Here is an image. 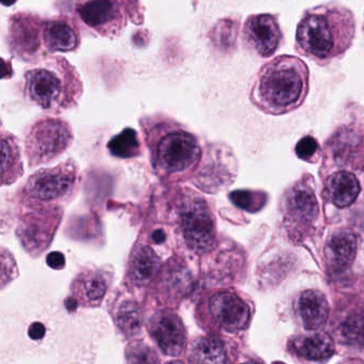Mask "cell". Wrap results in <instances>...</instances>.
I'll return each mask as SVG.
<instances>
[{
  "label": "cell",
  "mask_w": 364,
  "mask_h": 364,
  "mask_svg": "<svg viewBox=\"0 0 364 364\" xmlns=\"http://www.w3.org/2000/svg\"><path fill=\"white\" fill-rule=\"evenodd\" d=\"M189 361L196 363H223L227 361L225 344L217 336H200L191 344Z\"/></svg>",
  "instance_id": "21"
},
{
  "label": "cell",
  "mask_w": 364,
  "mask_h": 364,
  "mask_svg": "<svg viewBox=\"0 0 364 364\" xmlns=\"http://www.w3.org/2000/svg\"><path fill=\"white\" fill-rule=\"evenodd\" d=\"M116 321L127 336L137 334L141 327V314L138 304L129 300L122 302L117 311Z\"/></svg>",
  "instance_id": "26"
},
{
  "label": "cell",
  "mask_w": 364,
  "mask_h": 364,
  "mask_svg": "<svg viewBox=\"0 0 364 364\" xmlns=\"http://www.w3.org/2000/svg\"><path fill=\"white\" fill-rule=\"evenodd\" d=\"M338 336L341 342L349 346L364 345V309L349 313L338 326Z\"/></svg>",
  "instance_id": "23"
},
{
  "label": "cell",
  "mask_w": 364,
  "mask_h": 364,
  "mask_svg": "<svg viewBox=\"0 0 364 364\" xmlns=\"http://www.w3.org/2000/svg\"><path fill=\"white\" fill-rule=\"evenodd\" d=\"M208 312L217 325L228 331L244 329L250 319L248 304L231 291H219L208 300Z\"/></svg>",
  "instance_id": "12"
},
{
  "label": "cell",
  "mask_w": 364,
  "mask_h": 364,
  "mask_svg": "<svg viewBox=\"0 0 364 364\" xmlns=\"http://www.w3.org/2000/svg\"><path fill=\"white\" fill-rule=\"evenodd\" d=\"M73 141L71 125L60 118L38 119L27 132L25 146L31 166L50 163L63 154Z\"/></svg>",
  "instance_id": "7"
},
{
  "label": "cell",
  "mask_w": 364,
  "mask_h": 364,
  "mask_svg": "<svg viewBox=\"0 0 364 364\" xmlns=\"http://www.w3.org/2000/svg\"><path fill=\"white\" fill-rule=\"evenodd\" d=\"M44 18L21 11L8 20L7 43L10 53L24 63H33L50 56L43 41Z\"/></svg>",
  "instance_id": "8"
},
{
  "label": "cell",
  "mask_w": 364,
  "mask_h": 364,
  "mask_svg": "<svg viewBox=\"0 0 364 364\" xmlns=\"http://www.w3.org/2000/svg\"><path fill=\"white\" fill-rule=\"evenodd\" d=\"M76 180V168L71 163H65L33 174L25 187V195L38 203L58 201L73 191Z\"/></svg>",
  "instance_id": "9"
},
{
  "label": "cell",
  "mask_w": 364,
  "mask_h": 364,
  "mask_svg": "<svg viewBox=\"0 0 364 364\" xmlns=\"http://www.w3.org/2000/svg\"><path fill=\"white\" fill-rule=\"evenodd\" d=\"M75 14L90 31L107 39L121 37L129 21L135 25L144 22L140 0H77Z\"/></svg>",
  "instance_id": "5"
},
{
  "label": "cell",
  "mask_w": 364,
  "mask_h": 364,
  "mask_svg": "<svg viewBox=\"0 0 364 364\" xmlns=\"http://www.w3.org/2000/svg\"><path fill=\"white\" fill-rule=\"evenodd\" d=\"M317 149H318V144L316 139L312 136H304L298 141L295 151L299 159L308 161L316 153Z\"/></svg>",
  "instance_id": "29"
},
{
  "label": "cell",
  "mask_w": 364,
  "mask_h": 364,
  "mask_svg": "<svg viewBox=\"0 0 364 364\" xmlns=\"http://www.w3.org/2000/svg\"><path fill=\"white\" fill-rule=\"evenodd\" d=\"M127 360L131 362H157L154 353L146 345L135 343L127 348Z\"/></svg>",
  "instance_id": "28"
},
{
  "label": "cell",
  "mask_w": 364,
  "mask_h": 364,
  "mask_svg": "<svg viewBox=\"0 0 364 364\" xmlns=\"http://www.w3.org/2000/svg\"><path fill=\"white\" fill-rule=\"evenodd\" d=\"M149 332L165 355L178 357L186 347V330L176 313L163 311L153 315Z\"/></svg>",
  "instance_id": "11"
},
{
  "label": "cell",
  "mask_w": 364,
  "mask_h": 364,
  "mask_svg": "<svg viewBox=\"0 0 364 364\" xmlns=\"http://www.w3.org/2000/svg\"><path fill=\"white\" fill-rule=\"evenodd\" d=\"M22 173L20 152L14 136L11 134L3 133V185L14 182Z\"/></svg>",
  "instance_id": "24"
},
{
  "label": "cell",
  "mask_w": 364,
  "mask_h": 364,
  "mask_svg": "<svg viewBox=\"0 0 364 364\" xmlns=\"http://www.w3.org/2000/svg\"><path fill=\"white\" fill-rule=\"evenodd\" d=\"M289 216L300 223H312L318 216V203L314 193L304 185L294 187L287 199Z\"/></svg>",
  "instance_id": "18"
},
{
  "label": "cell",
  "mask_w": 364,
  "mask_h": 364,
  "mask_svg": "<svg viewBox=\"0 0 364 364\" xmlns=\"http://www.w3.org/2000/svg\"><path fill=\"white\" fill-rule=\"evenodd\" d=\"M359 181L350 172H336L328 180V196L332 203L338 208H347L353 204L359 196Z\"/></svg>",
  "instance_id": "19"
},
{
  "label": "cell",
  "mask_w": 364,
  "mask_h": 364,
  "mask_svg": "<svg viewBox=\"0 0 364 364\" xmlns=\"http://www.w3.org/2000/svg\"><path fill=\"white\" fill-rule=\"evenodd\" d=\"M299 311L306 329L318 330L327 321L329 304L323 293L308 289L300 296Z\"/></svg>",
  "instance_id": "17"
},
{
  "label": "cell",
  "mask_w": 364,
  "mask_h": 364,
  "mask_svg": "<svg viewBox=\"0 0 364 364\" xmlns=\"http://www.w3.org/2000/svg\"><path fill=\"white\" fill-rule=\"evenodd\" d=\"M310 71L298 57L281 55L262 65L250 89L251 103L265 114H289L306 102Z\"/></svg>",
  "instance_id": "2"
},
{
  "label": "cell",
  "mask_w": 364,
  "mask_h": 364,
  "mask_svg": "<svg viewBox=\"0 0 364 364\" xmlns=\"http://www.w3.org/2000/svg\"><path fill=\"white\" fill-rule=\"evenodd\" d=\"M142 132L152 154L155 168L163 176L188 173L201 159L199 140L182 124L165 114L140 119Z\"/></svg>",
  "instance_id": "4"
},
{
  "label": "cell",
  "mask_w": 364,
  "mask_h": 364,
  "mask_svg": "<svg viewBox=\"0 0 364 364\" xmlns=\"http://www.w3.org/2000/svg\"><path fill=\"white\" fill-rule=\"evenodd\" d=\"M181 235L193 252L208 253L216 245L214 217L206 202L199 196H184L178 203Z\"/></svg>",
  "instance_id": "6"
},
{
  "label": "cell",
  "mask_w": 364,
  "mask_h": 364,
  "mask_svg": "<svg viewBox=\"0 0 364 364\" xmlns=\"http://www.w3.org/2000/svg\"><path fill=\"white\" fill-rule=\"evenodd\" d=\"M161 266V259L151 247H139L129 262V282L135 287H146L159 274Z\"/></svg>",
  "instance_id": "16"
},
{
  "label": "cell",
  "mask_w": 364,
  "mask_h": 364,
  "mask_svg": "<svg viewBox=\"0 0 364 364\" xmlns=\"http://www.w3.org/2000/svg\"><path fill=\"white\" fill-rule=\"evenodd\" d=\"M58 221L57 215H46L44 217L41 215H29L21 223L18 235L29 250L35 252L44 250L53 240Z\"/></svg>",
  "instance_id": "14"
},
{
  "label": "cell",
  "mask_w": 364,
  "mask_h": 364,
  "mask_svg": "<svg viewBox=\"0 0 364 364\" xmlns=\"http://www.w3.org/2000/svg\"><path fill=\"white\" fill-rule=\"evenodd\" d=\"M357 247V236L353 232L338 230L328 238L325 246L326 261L334 269H344L355 259Z\"/></svg>",
  "instance_id": "15"
},
{
  "label": "cell",
  "mask_w": 364,
  "mask_h": 364,
  "mask_svg": "<svg viewBox=\"0 0 364 364\" xmlns=\"http://www.w3.org/2000/svg\"><path fill=\"white\" fill-rule=\"evenodd\" d=\"M107 279L99 272H86L76 278L73 287L76 297L91 306H97L107 293Z\"/></svg>",
  "instance_id": "20"
},
{
  "label": "cell",
  "mask_w": 364,
  "mask_h": 364,
  "mask_svg": "<svg viewBox=\"0 0 364 364\" xmlns=\"http://www.w3.org/2000/svg\"><path fill=\"white\" fill-rule=\"evenodd\" d=\"M242 40L249 52L259 58H269L283 41L278 18L270 14L249 16L242 26Z\"/></svg>",
  "instance_id": "10"
},
{
  "label": "cell",
  "mask_w": 364,
  "mask_h": 364,
  "mask_svg": "<svg viewBox=\"0 0 364 364\" xmlns=\"http://www.w3.org/2000/svg\"><path fill=\"white\" fill-rule=\"evenodd\" d=\"M22 91L33 105L58 114L78 105L84 95V82L77 69L65 57L56 55L25 69Z\"/></svg>",
  "instance_id": "3"
},
{
  "label": "cell",
  "mask_w": 364,
  "mask_h": 364,
  "mask_svg": "<svg viewBox=\"0 0 364 364\" xmlns=\"http://www.w3.org/2000/svg\"><path fill=\"white\" fill-rule=\"evenodd\" d=\"M234 204L238 208L247 210H255L262 208L264 200H261V195H257L250 191H236L230 196Z\"/></svg>",
  "instance_id": "27"
},
{
  "label": "cell",
  "mask_w": 364,
  "mask_h": 364,
  "mask_svg": "<svg viewBox=\"0 0 364 364\" xmlns=\"http://www.w3.org/2000/svg\"><path fill=\"white\" fill-rule=\"evenodd\" d=\"M108 150L119 159H133L141 153V144L137 132L131 127L123 129L108 142Z\"/></svg>",
  "instance_id": "25"
},
{
  "label": "cell",
  "mask_w": 364,
  "mask_h": 364,
  "mask_svg": "<svg viewBox=\"0 0 364 364\" xmlns=\"http://www.w3.org/2000/svg\"><path fill=\"white\" fill-rule=\"evenodd\" d=\"M44 46L50 53H73L80 48L82 33L73 18L65 14L44 18Z\"/></svg>",
  "instance_id": "13"
},
{
  "label": "cell",
  "mask_w": 364,
  "mask_h": 364,
  "mask_svg": "<svg viewBox=\"0 0 364 364\" xmlns=\"http://www.w3.org/2000/svg\"><path fill=\"white\" fill-rule=\"evenodd\" d=\"M151 238H152V240L155 244H163L166 240L165 232H164L163 230L156 229L155 231H153Z\"/></svg>",
  "instance_id": "32"
},
{
  "label": "cell",
  "mask_w": 364,
  "mask_h": 364,
  "mask_svg": "<svg viewBox=\"0 0 364 364\" xmlns=\"http://www.w3.org/2000/svg\"><path fill=\"white\" fill-rule=\"evenodd\" d=\"M295 348L306 359L323 361L333 355L334 343L328 334L316 333L296 341Z\"/></svg>",
  "instance_id": "22"
},
{
  "label": "cell",
  "mask_w": 364,
  "mask_h": 364,
  "mask_svg": "<svg viewBox=\"0 0 364 364\" xmlns=\"http://www.w3.org/2000/svg\"><path fill=\"white\" fill-rule=\"evenodd\" d=\"M16 3V0H1V4L6 7H11Z\"/></svg>",
  "instance_id": "33"
},
{
  "label": "cell",
  "mask_w": 364,
  "mask_h": 364,
  "mask_svg": "<svg viewBox=\"0 0 364 364\" xmlns=\"http://www.w3.org/2000/svg\"><path fill=\"white\" fill-rule=\"evenodd\" d=\"M46 262L48 265L52 267L53 269H63L65 265V257L63 252H55L50 253L46 257Z\"/></svg>",
  "instance_id": "30"
},
{
  "label": "cell",
  "mask_w": 364,
  "mask_h": 364,
  "mask_svg": "<svg viewBox=\"0 0 364 364\" xmlns=\"http://www.w3.org/2000/svg\"><path fill=\"white\" fill-rule=\"evenodd\" d=\"M355 35L353 12L340 4H323L302 14L296 28L295 48L301 56L325 67L346 54Z\"/></svg>",
  "instance_id": "1"
},
{
  "label": "cell",
  "mask_w": 364,
  "mask_h": 364,
  "mask_svg": "<svg viewBox=\"0 0 364 364\" xmlns=\"http://www.w3.org/2000/svg\"><path fill=\"white\" fill-rule=\"evenodd\" d=\"M28 336L33 340H41L46 336V327L43 323H39V321L31 323L28 329Z\"/></svg>",
  "instance_id": "31"
}]
</instances>
